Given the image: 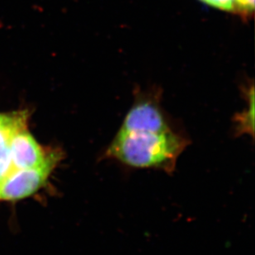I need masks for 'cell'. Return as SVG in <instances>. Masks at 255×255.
I'll return each mask as SVG.
<instances>
[{
  "mask_svg": "<svg viewBox=\"0 0 255 255\" xmlns=\"http://www.w3.org/2000/svg\"><path fill=\"white\" fill-rule=\"evenodd\" d=\"M189 144V138L170 124L156 97H140L105 149L104 159H114L133 169H157L171 174Z\"/></svg>",
  "mask_w": 255,
  "mask_h": 255,
  "instance_id": "6da1fadb",
  "label": "cell"
},
{
  "mask_svg": "<svg viewBox=\"0 0 255 255\" xmlns=\"http://www.w3.org/2000/svg\"><path fill=\"white\" fill-rule=\"evenodd\" d=\"M29 113L0 114V201L23 199L43 188L62 152L39 144Z\"/></svg>",
  "mask_w": 255,
  "mask_h": 255,
  "instance_id": "7a4b0ae2",
  "label": "cell"
},
{
  "mask_svg": "<svg viewBox=\"0 0 255 255\" xmlns=\"http://www.w3.org/2000/svg\"><path fill=\"white\" fill-rule=\"evenodd\" d=\"M248 108L234 118L236 128L235 135L239 137L241 135H249L251 137L255 136V91L254 87L247 93Z\"/></svg>",
  "mask_w": 255,
  "mask_h": 255,
  "instance_id": "3957f363",
  "label": "cell"
},
{
  "mask_svg": "<svg viewBox=\"0 0 255 255\" xmlns=\"http://www.w3.org/2000/svg\"><path fill=\"white\" fill-rule=\"evenodd\" d=\"M205 4L222 10L225 12H236L235 0H199Z\"/></svg>",
  "mask_w": 255,
  "mask_h": 255,
  "instance_id": "277c9868",
  "label": "cell"
},
{
  "mask_svg": "<svg viewBox=\"0 0 255 255\" xmlns=\"http://www.w3.org/2000/svg\"><path fill=\"white\" fill-rule=\"evenodd\" d=\"M236 13L244 17H250L255 11V0H235Z\"/></svg>",
  "mask_w": 255,
  "mask_h": 255,
  "instance_id": "5b68a950",
  "label": "cell"
}]
</instances>
